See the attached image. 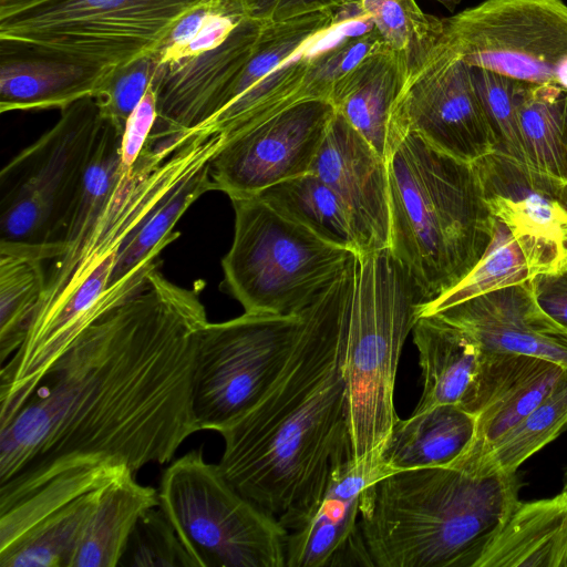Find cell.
Segmentation results:
<instances>
[{
	"instance_id": "cell-1",
	"label": "cell",
	"mask_w": 567,
	"mask_h": 567,
	"mask_svg": "<svg viewBox=\"0 0 567 567\" xmlns=\"http://www.w3.org/2000/svg\"><path fill=\"white\" fill-rule=\"evenodd\" d=\"M202 286L159 270L85 329L0 426V512L56 475L100 462L136 473L200 431L193 412Z\"/></svg>"
},
{
	"instance_id": "cell-2",
	"label": "cell",
	"mask_w": 567,
	"mask_h": 567,
	"mask_svg": "<svg viewBox=\"0 0 567 567\" xmlns=\"http://www.w3.org/2000/svg\"><path fill=\"white\" fill-rule=\"evenodd\" d=\"M123 130L104 118L59 254L22 344L0 369V420L8 422L58 360L91 324L117 308L116 272L152 214L225 144L199 128L148 141L135 163L122 165ZM120 307V306H118Z\"/></svg>"
},
{
	"instance_id": "cell-3",
	"label": "cell",
	"mask_w": 567,
	"mask_h": 567,
	"mask_svg": "<svg viewBox=\"0 0 567 567\" xmlns=\"http://www.w3.org/2000/svg\"><path fill=\"white\" fill-rule=\"evenodd\" d=\"M350 278L349 260L303 310L301 332L274 385L220 432L225 477L288 532L316 508L333 467L351 460L344 375Z\"/></svg>"
},
{
	"instance_id": "cell-4",
	"label": "cell",
	"mask_w": 567,
	"mask_h": 567,
	"mask_svg": "<svg viewBox=\"0 0 567 567\" xmlns=\"http://www.w3.org/2000/svg\"><path fill=\"white\" fill-rule=\"evenodd\" d=\"M517 496L516 473L399 471L362 491L359 525L373 567H477Z\"/></svg>"
},
{
	"instance_id": "cell-5",
	"label": "cell",
	"mask_w": 567,
	"mask_h": 567,
	"mask_svg": "<svg viewBox=\"0 0 567 567\" xmlns=\"http://www.w3.org/2000/svg\"><path fill=\"white\" fill-rule=\"evenodd\" d=\"M386 164L389 249L429 303L480 261L492 239L493 216L474 163L417 133L404 134Z\"/></svg>"
},
{
	"instance_id": "cell-6",
	"label": "cell",
	"mask_w": 567,
	"mask_h": 567,
	"mask_svg": "<svg viewBox=\"0 0 567 567\" xmlns=\"http://www.w3.org/2000/svg\"><path fill=\"white\" fill-rule=\"evenodd\" d=\"M344 375L347 435L354 462L380 460L399 419L398 367L424 298L389 248L350 259Z\"/></svg>"
},
{
	"instance_id": "cell-7",
	"label": "cell",
	"mask_w": 567,
	"mask_h": 567,
	"mask_svg": "<svg viewBox=\"0 0 567 567\" xmlns=\"http://www.w3.org/2000/svg\"><path fill=\"white\" fill-rule=\"evenodd\" d=\"M267 22L248 18L236 0H202L148 50L156 121L148 140L205 126L221 109Z\"/></svg>"
},
{
	"instance_id": "cell-8",
	"label": "cell",
	"mask_w": 567,
	"mask_h": 567,
	"mask_svg": "<svg viewBox=\"0 0 567 567\" xmlns=\"http://www.w3.org/2000/svg\"><path fill=\"white\" fill-rule=\"evenodd\" d=\"M230 200L235 231L221 260L223 286L245 312H302L354 254L322 239L258 196Z\"/></svg>"
},
{
	"instance_id": "cell-9",
	"label": "cell",
	"mask_w": 567,
	"mask_h": 567,
	"mask_svg": "<svg viewBox=\"0 0 567 567\" xmlns=\"http://www.w3.org/2000/svg\"><path fill=\"white\" fill-rule=\"evenodd\" d=\"M158 506L195 567H286L288 530L192 450L163 473Z\"/></svg>"
},
{
	"instance_id": "cell-10",
	"label": "cell",
	"mask_w": 567,
	"mask_h": 567,
	"mask_svg": "<svg viewBox=\"0 0 567 567\" xmlns=\"http://www.w3.org/2000/svg\"><path fill=\"white\" fill-rule=\"evenodd\" d=\"M103 124L95 99H81L61 110L49 131L3 166L0 240L59 245Z\"/></svg>"
},
{
	"instance_id": "cell-11",
	"label": "cell",
	"mask_w": 567,
	"mask_h": 567,
	"mask_svg": "<svg viewBox=\"0 0 567 567\" xmlns=\"http://www.w3.org/2000/svg\"><path fill=\"white\" fill-rule=\"evenodd\" d=\"M303 326L296 315L249 313L198 331L193 412L199 430L221 432L250 411L284 370Z\"/></svg>"
},
{
	"instance_id": "cell-12",
	"label": "cell",
	"mask_w": 567,
	"mask_h": 567,
	"mask_svg": "<svg viewBox=\"0 0 567 567\" xmlns=\"http://www.w3.org/2000/svg\"><path fill=\"white\" fill-rule=\"evenodd\" d=\"M202 0H44L0 17V39L105 66L148 51Z\"/></svg>"
},
{
	"instance_id": "cell-13",
	"label": "cell",
	"mask_w": 567,
	"mask_h": 567,
	"mask_svg": "<svg viewBox=\"0 0 567 567\" xmlns=\"http://www.w3.org/2000/svg\"><path fill=\"white\" fill-rule=\"evenodd\" d=\"M442 21V41L471 68L567 90L563 0H485Z\"/></svg>"
},
{
	"instance_id": "cell-14",
	"label": "cell",
	"mask_w": 567,
	"mask_h": 567,
	"mask_svg": "<svg viewBox=\"0 0 567 567\" xmlns=\"http://www.w3.org/2000/svg\"><path fill=\"white\" fill-rule=\"evenodd\" d=\"M409 132L471 163L496 150L471 66L442 40L409 78L398 100L389 128V155Z\"/></svg>"
},
{
	"instance_id": "cell-15",
	"label": "cell",
	"mask_w": 567,
	"mask_h": 567,
	"mask_svg": "<svg viewBox=\"0 0 567 567\" xmlns=\"http://www.w3.org/2000/svg\"><path fill=\"white\" fill-rule=\"evenodd\" d=\"M334 114L330 101L307 100L230 137L209 164L216 190L256 196L309 173Z\"/></svg>"
},
{
	"instance_id": "cell-16",
	"label": "cell",
	"mask_w": 567,
	"mask_h": 567,
	"mask_svg": "<svg viewBox=\"0 0 567 567\" xmlns=\"http://www.w3.org/2000/svg\"><path fill=\"white\" fill-rule=\"evenodd\" d=\"M491 215L519 246L532 274L567 264V185L494 151L474 162Z\"/></svg>"
},
{
	"instance_id": "cell-17",
	"label": "cell",
	"mask_w": 567,
	"mask_h": 567,
	"mask_svg": "<svg viewBox=\"0 0 567 567\" xmlns=\"http://www.w3.org/2000/svg\"><path fill=\"white\" fill-rule=\"evenodd\" d=\"M394 473L382 460H346L333 467L312 513L288 532L286 567H373L360 525L362 491Z\"/></svg>"
},
{
	"instance_id": "cell-18",
	"label": "cell",
	"mask_w": 567,
	"mask_h": 567,
	"mask_svg": "<svg viewBox=\"0 0 567 567\" xmlns=\"http://www.w3.org/2000/svg\"><path fill=\"white\" fill-rule=\"evenodd\" d=\"M344 205L357 233L360 252L389 248L388 164L336 112L311 171Z\"/></svg>"
},
{
	"instance_id": "cell-19",
	"label": "cell",
	"mask_w": 567,
	"mask_h": 567,
	"mask_svg": "<svg viewBox=\"0 0 567 567\" xmlns=\"http://www.w3.org/2000/svg\"><path fill=\"white\" fill-rule=\"evenodd\" d=\"M481 352L476 385L467 409L476 419V434L467 452L450 467L466 470L473 465L567 378L564 365L544 358Z\"/></svg>"
},
{
	"instance_id": "cell-20",
	"label": "cell",
	"mask_w": 567,
	"mask_h": 567,
	"mask_svg": "<svg viewBox=\"0 0 567 567\" xmlns=\"http://www.w3.org/2000/svg\"><path fill=\"white\" fill-rule=\"evenodd\" d=\"M433 313L466 331L483 351L535 355L567 369V330L539 307L529 280Z\"/></svg>"
},
{
	"instance_id": "cell-21",
	"label": "cell",
	"mask_w": 567,
	"mask_h": 567,
	"mask_svg": "<svg viewBox=\"0 0 567 567\" xmlns=\"http://www.w3.org/2000/svg\"><path fill=\"white\" fill-rule=\"evenodd\" d=\"M112 68L0 39V112L63 110L93 96Z\"/></svg>"
},
{
	"instance_id": "cell-22",
	"label": "cell",
	"mask_w": 567,
	"mask_h": 567,
	"mask_svg": "<svg viewBox=\"0 0 567 567\" xmlns=\"http://www.w3.org/2000/svg\"><path fill=\"white\" fill-rule=\"evenodd\" d=\"M409 78L406 60L383 48L368 54L346 72L330 96L336 112L385 161L389 156L390 122Z\"/></svg>"
},
{
	"instance_id": "cell-23",
	"label": "cell",
	"mask_w": 567,
	"mask_h": 567,
	"mask_svg": "<svg viewBox=\"0 0 567 567\" xmlns=\"http://www.w3.org/2000/svg\"><path fill=\"white\" fill-rule=\"evenodd\" d=\"M412 332L423 378V391L413 413L440 405L467 411L480 370V346L437 313L420 315Z\"/></svg>"
},
{
	"instance_id": "cell-24",
	"label": "cell",
	"mask_w": 567,
	"mask_h": 567,
	"mask_svg": "<svg viewBox=\"0 0 567 567\" xmlns=\"http://www.w3.org/2000/svg\"><path fill=\"white\" fill-rule=\"evenodd\" d=\"M477 567H567V493L518 502Z\"/></svg>"
},
{
	"instance_id": "cell-25",
	"label": "cell",
	"mask_w": 567,
	"mask_h": 567,
	"mask_svg": "<svg viewBox=\"0 0 567 567\" xmlns=\"http://www.w3.org/2000/svg\"><path fill=\"white\" fill-rule=\"evenodd\" d=\"M476 419L456 405H440L398 419L380 458L393 472L450 467L470 449Z\"/></svg>"
},
{
	"instance_id": "cell-26",
	"label": "cell",
	"mask_w": 567,
	"mask_h": 567,
	"mask_svg": "<svg viewBox=\"0 0 567 567\" xmlns=\"http://www.w3.org/2000/svg\"><path fill=\"white\" fill-rule=\"evenodd\" d=\"M126 470L107 483L83 529L69 567H116L140 516L158 505V492Z\"/></svg>"
},
{
	"instance_id": "cell-27",
	"label": "cell",
	"mask_w": 567,
	"mask_h": 567,
	"mask_svg": "<svg viewBox=\"0 0 567 567\" xmlns=\"http://www.w3.org/2000/svg\"><path fill=\"white\" fill-rule=\"evenodd\" d=\"M53 245L0 240V363L19 349L45 289L44 264L59 254Z\"/></svg>"
},
{
	"instance_id": "cell-28",
	"label": "cell",
	"mask_w": 567,
	"mask_h": 567,
	"mask_svg": "<svg viewBox=\"0 0 567 567\" xmlns=\"http://www.w3.org/2000/svg\"><path fill=\"white\" fill-rule=\"evenodd\" d=\"M516 109L526 165L567 185V90L519 82Z\"/></svg>"
},
{
	"instance_id": "cell-29",
	"label": "cell",
	"mask_w": 567,
	"mask_h": 567,
	"mask_svg": "<svg viewBox=\"0 0 567 567\" xmlns=\"http://www.w3.org/2000/svg\"><path fill=\"white\" fill-rule=\"evenodd\" d=\"M336 8L370 22L383 43L406 60L410 76L442 40V19L426 14L415 0H343Z\"/></svg>"
},
{
	"instance_id": "cell-30",
	"label": "cell",
	"mask_w": 567,
	"mask_h": 567,
	"mask_svg": "<svg viewBox=\"0 0 567 567\" xmlns=\"http://www.w3.org/2000/svg\"><path fill=\"white\" fill-rule=\"evenodd\" d=\"M256 196L322 239L360 252L358 236L344 205L315 173L284 181Z\"/></svg>"
},
{
	"instance_id": "cell-31",
	"label": "cell",
	"mask_w": 567,
	"mask_h": 567,
	"mask_svg": "<svg viewBox=\"0 0 567 567\" xmlns=\"http://www.w3.org/2000/svg\"><path fill=\"white\" fill-rule=\"evenodd\" d=\"M125 465L100 462L68 470L0 512V553L18 543L45 517L76 497L113 481ZM132 471V470H131Z\"/></svg>"
},
{
	"instance_id": "cell-32",
	"label": "cell",
	"mask_w": 567,
	"mask_h": 567,
	"mask_svg": "<svg viewBox=\"0 0 567 567\" xmlns=\"http://www.w3.org/2000/svg\"><path fill=\"white\" fill-rule=\"evenodd\" d=\"M106 484L76 497L49 515L12 547L0 553V567H69L83 529Z\"/></svg>"
},
{
	"instance_id": "cell-33",
	"label": "cell",
	"mask_w": 567,
	"mask_h": 567,
	"mask_svg": "<svg viewBox=\"0 0 567 567\" xmlns=\"http://www.w3.org/2000/svg\"><path fill=\"white\" fill-rule=\"evenodd\" d=\"M567 426V378L518 423L502 434L464 471L516 473Z\"/></svg>"
},
{
	"instance_id": "cell-34",
	"label": "cell",
	"mask_w": 567,
	"mask_h": 567,
	"mask_svg": "<svg viewBox=\"0 0 567 567\" xmlns=\"http://www.w3.org/2000/svg\"><path fill=\"white\" fill-rule=\"evenodd\" d=\"M532 278L527 261L509 229L493 217V235L475 267L454 288L425 303L421 313H433L467 299L523 284Z\"/></svg>"
},
{
	"instance_id": "cell-35",
	"label": "cell",
	"mask_w": 567,
	"mask_h": 567,
	"mask_svg": "<svg viewBox=\"0 0 567 567\" xmlns=\"http://www.w3.org/2000/svg\"><path fill=\"white\" fill-rule=\"evenodd\" d=\"M471 74L495 137V151L526 164L516 109L519 81L481 68H471Z\"/></svg>"
},
{
	"instance_id": "cell-36",
	"label": "cell",
	"mask_w": 567,
	"mask_h": 567,
	"mask_svg": "<svg viewBox=\"0 0 567 567\" xmlns=\"http://www.w3.org/2000/svg\"><path fill=\"white\" fill-rule=\"evenodd\" d=\"M120 566L195 567V564L157 505L137 519Z\"/></svg>"
},
{
	"instance_id": "cell-37",
	"label": "cell",
	"mask_w": 567,
	"mask_h": 567,
	"mask_svg": "<svg viewBox=\"0 0 567 567\" xmlns=\"http://www.w3.org/2000/svg\"><path fill=\"white\" fill-rule=\"evenodd\" d=\"M154 75V62L148 51L113 66L94 93L104 118L121 130L143 100Z\"/></svg>"
},
{
	"instance_id": "cell-38",
	"label": "cell",
	"mask_w": 567,
	"mask_h": 567,
	"mask_svg": "<svg viewBox=\"0 0 567 567\" xmlns=\"http://www.w3.org/2000/svg\"><path fill=\"white\" fill-rule=\"evenodd\" d=\"M156 116L155 95L150 86L125 124L121 144V157L124 167L132 166L138 158L148 142Z\"/></svg>"
},
{
	"instance_id": "cell-39",
	"label": "cell",
	"mask_w": 567,
	"mask_h": 567,
	"mask_svg": "<svg viewBox=\"0 0 567 567\" xmlns=\"http://www.w3.org/2000/svg\"><path fill=\"white\" fill-rule=\"evenodd\" d=\"M529 286L539 307L567 330V264L556 271L533 276Z\"/></svg>"
},
{
	"instance_id": "cell-40",
	"label": "cell",
	"mask_w": 567,
	"mask_h": 567,
	"mask_svg": "<svg viewBox=\"0 0 567 567\" xmlns=\"http://www.w3.org/2000/svg\"><path fill=\"white\" fill-rule=\"evenodd\" d=\"M343 0H280L272 20H281L311 11L336 8ZM453 11L463 0H434Z\"/></svg>"
},
{
	"instance_id": "cell-41",
	"label": "cell",
	"mask_w": 567,
	"mask_h": 567,
	"mask_svg": "<svg viewBox=\"0 0 567 567\" xmlns=\"http://www.w3.org/2000/svg\"><path fill=\"white\" fill-rule=\"evenodd\" d=\"M245 14L254 20L269 22L280 0H236Z\"/></svg>"
},
{
	"instance_id": "cell-42",
	"label": "cell",
	"mask_w": 567,
	"mask_h": 567,
	"mask_svg": "<svg viewBox=\"0 0 567 567\" xmlns=\"http://www.w3.org/2000/svg\"><path fill=\"white\" fill-rule=\"evenodd\" d=\"M41 1L44 0H0V17L11 14Z\"/></svg>"
},
{
	"instance_id": "cell-43",
	"label": "cell",
	"mask_w": 567,
	"mask_h": 567,
	"mask_svg": "<svg viewBox=\"0 0 567 567\" xmlns=\"http://www.w3.org/2000/svg\"><path fill=\"white\" fill-rule=\"evenodd\" d=\"M563 491L567 493V474H566V481H565V485H564Z\"/></svg>"
}]
</instances>
